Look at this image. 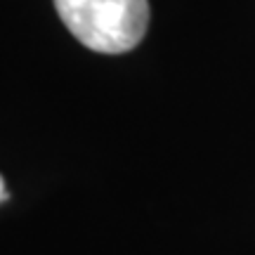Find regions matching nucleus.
I'll return each instance as SVG.
<instances>
[{"label":"nucleus","mask_w":255,"mask_h":255,"mask_svg":"<svg viewBox=\"0 0 255 255\" xmlns=\"http://www.w3.org/2000/svg\"><path fill=\"white\" fill-rule=\"evenodd\" d=\"M7 199V194H5V182H2V177H0V201Z\"/></svg>","instance_id":"nucleus-2"},{"label":"nucleus","mask_w":255,"mask_h":255,"mask_svg":"<svg viewBox=\"0 0 255 255\" xmlns=\"http://www.w3.org/2000/svg\"><path fill=\"white\" fill-rule=\"evenodd\" d=\"M55 7L76 40L104 55L137 47L149 26L146 0H55Z\"/></svg>","instance_id":"nucleus-1"}]
</instances>
